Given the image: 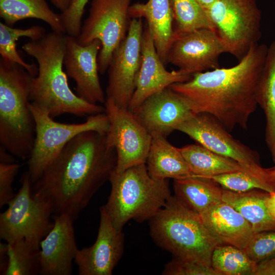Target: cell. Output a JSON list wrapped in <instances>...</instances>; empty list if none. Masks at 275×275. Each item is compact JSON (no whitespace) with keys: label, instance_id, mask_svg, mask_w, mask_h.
Segmentation results:
<instances>
[{"label":"cell","instance_id":"obj_1","mask_svg":"<svg viewBox=\"0 0 275 275\" xmlns=\"http://www.w3.org/2000/svg\"><path fill=\"white\" fill-rule=\"evenodd\" d=\"M116 164V152L108 146L106 133L85 131L66 145L32 184V191L50 203L53 214L65 213L74 221L109 181Z\"/></svg>","mask_w":275,"mask_h":275},{"label":"cell","instance_id":"obj_2","mask_svg":"<svg viewBox=\"0 0 275 275\" xmlns=\"http://www.w3.org/2000/svg\"><path fill=\"white\" fill-rule=\"evenodd\" d=\"M268 47L253 46L237 64L198 72L169 87L183 96L195 114L210 115L228 131L247 129L258 106L257 89Z\"/></svg>","mask_w":275,"mask_h":275},{"label":"cell","instance_id":"obj_3","mask_svg":"<svg viewBox=\"0 0 275 275\" xmlns=\"http://www.w3.org/2000/svg\"><path fill=\"white\" fill-rule=\"evenodd\" d=\"M66 45V35L53 31L22 45L38 65L31 81V103L53 118L65 114L83 117L104 113V106L87 102L71 90L63 70Z\"/></svg>","mask_w":275,"mask_h":275},{"label":"cell","instance_id":"obj_4","mask_svg":"<svg viewBox=\"0 0 275 275\" xmlns=\"http://www.w3.org/2000/svg\"><path fill=\"white\" fill-rule=\"evenodd\" d=\"M150 234L156 243L175 258L211 266L214 248L222 243L208 231L200 214L171 196L149 220Z\"/></svg>","mask_w":275,"mask_h":275},{"label":"cell","instance_id":"obj_5","mask_svg":"<svg viewBox=\"0 0 275 275\" xmlns=\"http://www.w3.org/2000/svg\"><path fill=\"white\" fill-rule=\"evenodd\" d=\"M32 77L19 64L1 59V146L22 159L29 158L35 136L30 99Z\"/></svg>","mask_w":275,"mask_h":275},{"label":"cell","instance_id":"obj_6","mask_svg":"<svg viewBox=\"0 0 275 275\" xmlns=\"http://www.w3.org/2000/svg\"><path fill=\"white\" fill-rule=\"evenodd\" d=\"M111 193L104 205L114 226L122 230L133 220H150L171 196L167 179L157 180L149 175L146 163L112 173Z\"/></svg>","mask_w":275,"mask_h":275},{"label":"cell","instance_id":"obj_7","mask_svg":"<svg viewBox=\"0 0 275 275\" xmlns=\"http://www.w3.org/2000/svg\"><path fill=\"white\" fill-rule=\"evenodd\" d=\"M30 108L35 121V136L27 171L32 184L75 136L88 131L106 133L109 128V120L105 112L89 116L82 123H63L54 121L46 112L31 103Z\"/></svg>","mask_w":275,"mask_h":275},{"label":"cell","instance_id":"obj_8","mask_svg":"<svg viewBox=\"0 0 275 275\" xmlns=\"http://www.w3.org/2000/svg\"><path fill=\"white\" fill-rule=\"evenodd\" d=\"M7 209L0 214V237L6 242L24 239L40 249L42 240L51 229L53 211L50 203L34 195L28 172Z\"/></svg>","mask_w":275,"mask_h":275},{"label":"cell","instance_id":"obj_9","mask_svg":"<svg viewBox=\"0 0 275 275\" xmlns=\"http://www.w3.org/2000/svg\"><path fill=\"white\" fill-rule=\"evenodd\" d=\"M206 12L227 53L240 60L258 43L262 14L255 0H215Z\"/></svg>","mask_w":275,"mask_h":275},{"label":"cell","instance_id":"obj_10","mask_svg":"<svg viewBox=\"0 0 275 275\" xmlns=\"http://www.w3.org/2000/svg\"><path fill=\"white\" fill-rule=\"evenodd\" d=\"M131 0H92L78 43L86 45L95 40L101 45L98 56L99 72L107 71L112 56L126 37L129 27Z\"/></svg>","mask_w":275,"mask_h":275},{"label":"cell","instance_id":"obj_11","mask_svg":"<svg viewBox=\"0 0 275 275\" xmlns=\"http://www.w3.org/2000/svg\"><path fill=\"white\" fill-rule=\"evenodd\" d=\"M180 131L213 152L237 162L242 170L275 183L270 168H263L257 153L233 138L214 118L207 114H195L180 124Z\"/></svg>","mask_w":275,"mask_h":275},{"label":"cell","instance_id":"obj_12","mask_svg":"<svg viewBox=\"0 0 275 275\" xmlns=\"http://www.w3.org/2000/svg\"><path fill=\"white\" fill-rule=\"evenodd\" d=\"M104 107L109 122L106 142L117 154L114 171L119 173L146 163L152 135L128 108L119 107L109 99H106Z\"/></svg>","mask_w":275,"mask_h":275},{"label":"cell","instance_id":"obj_13","mask_svg":"<svg viewBox=\"0 0 275 275\" xmlns=\"http://www.w3.org/2000/svg\"><path fill=\"white\" fill-rule=\"evenodd\" d=\"M142 18H132L127 35L115 50L107 69L106 99L128 108L135 88L142 60Z\"/></svg>","mask_w":275,"mask_h":275},{"label":"cell","instance_id":"obj_14","mask_svg":"<svg viewBox=\"0 0 275 275\" xmlns=\"http://www.w3.org/2000/svg\"><path fill=\"white\" fill-rule=\"evenodd\" d=\"M226 49L215 31L200 29L175 39L169 48L167 62L192 75L218 68V59Z\"/></svg>","mask_w":275,"mask_h":275},{"label":"cell","instance_id":"obj_15","mask_svg":"<svg viewBox=\"0 0 275 275\" xmlns=\"http://www.w3.org/2000/svg\"><path fill=\"white\" fill-rule=\"evenodd\" d=\"M124 249V234L112 223L104 206L100 207V222L95 242L78 249L74 259L79 275H111Z\"/></svg>","mask_w":275,"mask_h":275},{"label":"cell","instance_id":"obj_16","mask_svg":"<svg viewBox=\"0 0 275 275\" xmlns=\"http://www.w3.org/2000/svg\"><path fill=\"white\" fill-rule=\"evenodd\" d=\"M101 47L98 40L81 45L75 37L66 34L64 58L66 73L75 81L78 97L97 104L106 100L98 76V56Z\"/></svg>","mask_w":275,"mask_h":275},{"label":"cell","instance_id":"obj_17","mask_svg":"<svg viewBox=\"0 0 275 275\" xmlns=\"http://www.w3.org/2000/svg\"><path fill=\"white\" fill-rule=\"evenodd\" d=\"M131 112L151 135L166 138L195 114L187 100L169 87L150 96Z\"/></svg>","mask_w":275,"mask_h":275},{"label":"cell","instance_id":"obj_18","mask_svg":"<svg viewBox=\"0 0 275 275\" xmlns=\"http://www.w3.org/2000/svg\"><path fill=\"white\" fill-rule=\"evenodd\" d=\"M53 226L40 244V274L70 275L77 248L73 220L65 213L53 214Z\"/></svg>","mask_w":275,"mask_h":275},{"label":"cell","instance_id":"obj_19","mask_svg":"<svg viewBox=\"0 0 275 275\" xmlns=\"http://www.w3.org/2000/svg\"><path fill=\"white\" fill-rule=\"evenodd\" d=\"M191 76L179 70L169 71L166 69L147 26L143 33L141 65L128 109L132 111L152 95L173 84L185 81Z\"/></svg>","mask_w":275,"mask_h":275},{"label":"cell","instance_id":"obj_20","mask_svg":"<svg viewBox=\"0 0 275 275\" xmlns=\"http://www.w3.org/2000/svg\"><path fill=\"white\" fill-rule=\"evenodd\" d=\"M200 215L208 231L222 244L244 249L255 233L241 214L223 201Z\"/></svg>","mask_w":275,"mask_h":275},{"label":"cell","instance_id":"obj_21","mask_svg":"<svg viewBox=\"0 0 275 275\" xmlns=\"http://www.w3.org/2000/svg\"><path fill=\"white\" fill-rule=\"evenodd\" d=\"M130 18H145L159 56L166 65L168 53L174 40L173 18L170 0H148L131 5Z\"/></svg>","mask_w":275,"mask_h":275},{"label":"cell","instance_id":"obj_22","mask_svg":"<svg viewBox=\"0 0 275 275\" xmlns=\"http://www.w3.org/2000/svg\"><path fill=\"white\" fill-rule=\"evenodd\" d=\"M146 164L150 176L157 180L193 176L180 149L172 145L167 138L158 134H152Z\"/></svg>","mask_w":275,"mask_h":275},{"label":"cell","instance_id":"obj_23","mask_svg":"<svg viewBox=\"0 0 275 275\" xmlns=\"http://www.w3.org/2000/svg\"><path fill=\"white\" fill-rule=\"evenodd\" d=\"M268 194L255 189L235 192L223 188L222 200L241 214L254 233L275 231V219L270 215L265 204Z\"/></svg>","mask_w":275,"mask_h":275},{"label":"cell","instance_id":"obj_24","mask_svg":"<svg viewBox=\"0 0 275 275\" xmlns=\"http://www.w3.org/2000/svg\"><path fill=\"white\" fill-rule=\"evenodd\" d=\"M175 196L201 215L222 200L223 188L212 179L191 176L174 179Z\"/></svg>","mask_w":275,"mask_h":275},{"label":"cell","instance_id":"obj_25","mask_svg":"<svg viewBox=\"0 0 275 275\" xmlns=\"http://www.w3.org/2000/svg\"><path fill=\"white\" fill-rule=\"evenodd\" d=\"M0 16L11 26L25 19H40L52 31L66 34L61 14L52 11L46 0H0Z\"/></svg>","mask_w":275,"mask_h":275},{"label":"cell","instance_id":"obj_26","mask_svg":"<svg viewBox=\"0 0 275 275\" xmlns=\"http://www.w3.org/2000/svg\"><path fill=\"white\" fill-rule=\"evenodd\" d=\"M257 100L265 116V141L270 150L275 140V39L267 48L258 83Z\"/></svg>","mask_w":275,"mask_h":275},{"label":"cell","instance_id":"obj_27","mask_svg":"<svg viewBox=\"0 0 275 275\" xmlns=\"http://www.w3.org/2000/svg\"><path fill=\"white\" fill-rule=\"evenodd\" d=\"M179 149L195 176L209 178L242 170L234 160L217 154L200 144H190Z\"/></svg>","mask_w":275,"mask_h":275},{"label":"cell","instance_id":"obj_28","mask_svg":"<svg viewBox=\"0 0 275 275\" xmlns=\"http://www.w3.org/2000/svg\"><path fill=\"white\" fill-rule=\"evenodd\" d=\"M211 265L217 275H255L258 264L244 249L221 244L212 252Z\"/></svg>","mask_w":275,"mask_h":275},{"label":"cell","instance_id":"obj_29","mask_svg":"<svg viewBox=\"0 0 275 275\" xmlns=\"http://www.w3.org/2000/svg\"><path fill=\"white\" fill-rule=\"evenodd\" d=\"M45 34V29L42 26L35 25L26 29H17L1 22L0 54L2 59L19 64L32 76H35L38 73V66L36 64L26 63L21 58L16 49V42L21 37H28L35 40L41 38Z\"/></svg>","mask_w":275,"mask_h":275},{"label":"cell","instance_id":"obj_30","mask_svg":"<svg viewBox=\"0 0 275 275\" xmlns=\"http://www.w3.org/2000/svg\"><path fill=\"white\" fill-rule=\"evenodd\" d=\"M170 3L175 22L174 40L196 30H213L206 11L196 0H170Z\"/></svg>","mask_w":275,"mask_h":275},{"label":"cell","instance_id":"obj_31","mask_svg":"<svg viewBox=\"0 0 275 275\" xmlns=\"http://www.w3.org/2000/svg\"><path fill=\"white\" fill-rule=\"evenodd\" d=\"M6 243L7 262L3 275L40 274L39 251L24 239Z\"/></svg>","mask_w":275,"mask_h":275},{"label":"cell","instance_id":"obj_32","mask_svg":"<svg viewBox=\"0 0 275 275\" xmlns=\"http://www.w3.org/2000/svg\"><path fill=\"white\" fill-rule=\"evenodd\" d=\"M223 188L235 192L259 189L268 193L275 192V183L250 174L242 170L209 178Z\"/></svg>","mask_w":275,"mask_h":275},{"label":"cell","instance_id":"obj_33","mask_svg":"<svg viewBox=\"0 0 275 275\" xmlns=\"http://www.w3.org/2000/svg\"><path fill=\"white\" fill-rule=\"evenodd\" d=\"M257 264L275 256V231L255 233L244 249Z\"/></svg>","mask_w":275,"mask_h":275},{"label":"cell","instance_id":"obj_34","mask_svg":"<svg viewBox=\"0 0 275 275\" xmlns=\"http://www.w3.org/2000/svg\"><path fill=\"white\" fill-rule=\"evenodd\" d=\"M164 275H217L211 266L193 261L174 258L167 263Z\"/></svg>","mask_w":275,"mask_h":275},{"label":"cell","instance_id":"obj_35","mask_svg":"<svg viewBox=\"0 0 275 275\" xmlns=\"http://www.w3.org/2000/svg\"><path fill=\"white\" fill-rule=\"evenodd\" d=\"M89 0H72L67 9L61 14L68 35L77 37L80 33L85 9Z\"/></svg>","mask_w":275,"mask_h":275},{"label":"cell","instance_id":"obj_36","mask_svg":"<svg viewBox=\"0 0 275 275\" xmlns=\"http://www.w3.org/2000/svg\"><path fill=\"white\" fill-rule=\"evenodd\" d=\"M20 166L13 163L0 162V207L13 199L15 194L12 188L13 182Z\"/></svg>","mask_w":275,"mask_h":275},{"label":"cell","instance_id":"obj_37","mask_svg":"<svg viewBox=\"0 0 275 275\" xmlns=\"http://www.w3.org/2000/svg\"><path fill=\"white\" fill-rule=\"evenodd\" d=\"M255 275H275V261L268 259L258 263Z\"/></svg>","mask_w":275,"mask_h":275},{"label":"cell","instance_id":"obj_38","mask_svg":"<svg viewBox=\"0 0 275 275\" xmlns=\"http://www.w3.org/2000/svg\"><path fill=\"white\" fill-rule=\"evenodd\" d=\"M265 204L270 215L275 219V192L268 194Z\"/></svg>","mask_w":275,"mask_h":275},{"label":"cell","instance_id":"obj_39","mask_svg":"<svg viewBox=\"0 0 275 275\" xmlns=\"http://www.w3.org/2000/svg\"><path fill=\"white\" fill-rule=\"evenodd\" d=\"M12 155L7 151L3 146L0 147V162L13 163L15 160L12 157Z\"/></svg>","mask_w":275,"mask_h":275},{"label":"cell","instance_id":"obj_40","mask_svg":"<svg viewBox=\"0 0 275 275\" xmlns=\"http://www.w3.org/2000/svg\"><path fill=\"white\" fill-rule=\"evenodd\" d=\"M62 12L66 11L69 6L72 0H49Z\"/></svg>","mask_w":275,"mask_h":275},{"label":"cell","instance_id":"obj_41","mask_svg":"<svg viewBox=\"0 0 275 275\" xmlns=\"http://www.w3.org/2000/svg\"><path fill=\"white\" fill-rule=\"evenodd\" d=\"M206 11L213 4L215 0H196Z\"/></svg>","mask_w":275,"mask_h":275},{"label":"cell","instance_id":"obj_42","mask_svg":"<svg viewBox=\"0 0 275 275\" xmlns=\"http://www.w3.org/2000/svg\"><path fill=\"white\" fill-rule=\"evenodd\" d=\"M270 151L271 152L272 158L275 162V140L274 142L272 145V146L271 147V149H270Z\"/></svg>","mask_w":275,"mask_h":275},{"label":"cell","instance_id":"obj_43","mask_svg":"<svg viewBox=\"0 0 275 275\" xmlns=\"http://www.w3.org/2000/svg\"><path fill=\"white\" fill-rule=\"evenodd\" d=\"M270 173L271 178L275 181V166L270 168Z\"/></svg>","mask_w":275,"mask_h":275},{"label":"cell","instance_id":"obj_44","mask_svg":"<svg viewBox=\"0 0 275 275\" xmlns=\"http://www.w3.org/2000/svg\"><path fill=\"white\" fill-rule=\"evenodd\" d=\"M270 259V260H273V261H275V256L273 257H272V258H270V259Z\"/></svg>","mask_w":275,"mask_h":275}]
</instances>
